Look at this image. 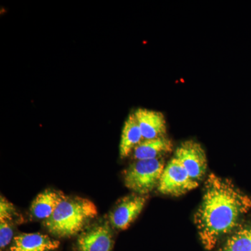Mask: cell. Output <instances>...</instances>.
Listing matches in <instances>:
<instances>
[{"label": "cell", "instance_id": "cell-1", "mask_svg": "<svg viewBox=\"0 0 251 251\" xmlns=\"http://www.w3.org/2000/svg\"><path fill=\"white\" fill-rule=\"evenodd\" d=\"M251 209V198L231 180L215 174L206 178L201 205L194 214L195 226L206 251L219 247L242 226Z\"/></svg>", "mask_w": 251, "mask_h": 251}, {"label": "cell", "instance_id": "cell-2", "mask_svg": "<svg viewBox=\"0 0 251 251\" xmlns=\"http://www.w3.org/2000/svg\"><path fill=\"white\" fill-rule=\"evenodd\" d=\"M98 214L97 206L87 198L65 196L53 214L43 222L51 235L71 238L83 232Z\"/></svg>", "mask_w": 251, "mask_h": 251}, {"label": "cell", "instance_id": "cell-3", "mask_svg": "<svg viewBox=\"0 0 251 251\" xmlns=\"http://www.w3.org/2000/svg\"><path fill=\"white\" fill-rule=\"evenodd\" d=\"M164 158L138 160L124 172L125 186L140 196H147L157 188L163 170Z\"/></svg>", "mask_w": 251, "mask_h": 251}, {"label": "cell", "instance_id": "cell-4", "mask_svg": "<svg viewBox=\"0 0 251 251\" xmlns=\"http://www.w3.org/2000/svg\"><path fill=\"white\" fill-rule=\"evenodd\" d=\"M199 183L188 174L186 168L176 158L165 166L157 189L161 194L179 197L198 187Z\"/></svg>", "mask_w": 251, "mask_h": 251}, {"label": "cell", "instance_id": "cell-5", "mask_svg": "<svg viewBox=\"0 0 251 251\" xmlns=\"http://www.w3.org/2000/svg\"><path fill=\"white\" fill-rule=\"evenodd\" d=\"M108 221H101L87 227L75 243V251H112L113 233Z\"/></svg>", "mask_w": 251, "mask_h": 251}, {"label": "cell", "instance_id": "cell-6", "mask_svg": "<svg viewBox=\"0 0 251 251\" xmlns=\"http://www.w3.org/2000/svg\"><path fill=\"white\" fill-rule=\"evenodd\" d=\"M175 158L184 166L191 177L199 182L207 170V158L202 145L194 140H186L180 144L175 151Z\"/></svg>", "mask_w": 251, "mask_h": 251}, {"label": "cell", "instance_id": "cell-7", "mask_svg": "<svg viewBox=\"0 0 251 251\" xmlns=\"http://www.w3.org/2000/svg\"><path fill=\"white\" fill-rule=\"evenodd\" d=\"M146 196L133 193L121 198L109 213L108 222L113 229L125 230L143 211L147 202Z\"/></svg>", "mask_w": 251, "mask_h": 251}, {"label": "cell", "instance_id": "cell-8", "mask_svg": "<svg viewBox=\"0 0 251 251\" xmlns=\"http://www.w3.org/2000/svg\"><path fill=\"white\" fill-rule=\"evenodd\" d=\"M134 114L144 140L166 137V120L162 112L146 108H138Z\"/></svg>", "mask_w": 251, "mask_h": 251}, {"label": "cell", "instance_id": "cell-9", "mask_svg": "<svg viewBox=\"0 0 251 251\" xmlns=\"http://www.w3.org/2000/svg\"><path fill=\"white\" fill-rule=\"evenodd\" d=\"M59 246L58 240L47 234L21 233L15 236L9 251H54Z\"/></svg>", "mask_w": 251, "mask_h": 251}, {"label": "cell", "instance_id": "cell-10", "mask_svg": "<svg viewBox=\"0 0 251 251\" xmlns=\"http://www.w3.org/2000/svg\"><path fill=\"white\" fill-rule=\"evenodd\" d=\"M65 196L64 193L54 189H46L39 193L31 202L29 209L31 216L43 221L49 219Z\"/></svg>", "mask_w": 251, "mask_h": 251}, {"label": "cell", "instance_id": "cell-11", "mask_svg": "<svg viewBox=\"0 0 251 251\" xmlns=\"http://www.w3.org/2000/svg\"><path fill=\"white\" fill-rule=\"evenodd\" d=\"M173 143L167 137L153 140H144L133 150V158L138 160H152L163 158L173 151Z\"/></svg>", "mask_w": 251, "mask_h": 251}, {"label": "cell", "instance_id": "cell-12", "mask_svg": "<svg viewBox=\"0 0 251 251\" xmlns=\"http://www.w3.org/2000/svg\"><path fill=\"white\" fill-rule=\"evenodd\" d=\"M144 140L141 130L137 122L134 112L130 114L124 125L120 144V158H126Z\"/></svg>", "mask_w": 251, "mask_h": 251}, {"label": "cell", "instance_id": "cell-13", "mask_svg": "<svg viewBox=\"0 0 251 251\" xmlns=\"http://www.w3.org/2000/svg\"><path fill=\"white\" fill-rule=\"evenodd\" d=\"M215 251H251V226H242Z\"/></svg>", "mask_w": 251, "mask_h": 251}, {"label": "cell", "instance_id": "cell-14", "mask_svg": "<svg viewBox=\"0 0 251 251\" xmlns=\"http://www.w3.org/2000/svg\"><path fill=\"white\" fill-rule=\"evenodd\" d=\"M14 238V223L0 220V249L3 251L11 245Z\"/></svg>", "mask_w": 251, "mask_h": 251}, {"label": "cell", "instance_id": "cell-15", "mask_svg": "<svg viewBox=\"0 0 251 251\" xmlns=\"http://www.w3.org/2000/svg\"><path fill=\"white\" fill-rule=\"evenodd\" d=\"M21 216L18 214L12 203L9 202L4 197L1 196L0 200V220H6L14 223L21 221Z\"/></svg>", "mask_w": 251, "mask_h": 251}]
</instances>
